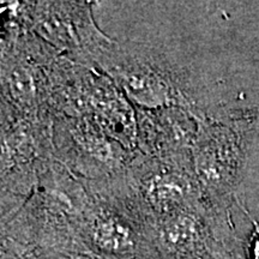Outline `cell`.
Returning <instances> with one entry per match:
<instances>
[{"label": "cell", "mask_w": 259, "mask_h": 259, "mask_svg": "<svg viewBox=\"0 0 259 259\" xmlns=\"http://www.w3.org/2000/svg\"><path fill=\"white\" fill-rule=\"evenodd\" d=\"M199 124V113L184 107L137 111L138 150L160 157L191 154Z\"/></svg>", "instance_id": "cell-7"}, {"label": "cell", "mask_w": 259, "mask_h": 259, "mask_svg": "<svg viewBox=\"0 0 259 259\" xmlns=\"http://www.w3.org/2000/svg\"><path fill=\"white\" fill-rule=\"evenodd\" d=\"M85 116L128 150L139 151L137 111L101 71L63 57L57 73L53 115Z\"/></svg>", "instance_id": "cell-2"}, {"label": "cell", "mask_w": 259, "mask_h": 259, "mask_svg": "<svg viewBox=\"0 0 259 259\" xmlns=\"http://www.w3.org/2000/svg\"><path fill=\"white\" fill-rule=\"evenodd\" d=\"M54 156L52 121L31 120L2 109L3 211L28 202Z\"/></svg>", "instance_id": "cell-3"}, {"label": "cell", "mask_w": 259, "mask_h": 259, "mask_svg": "<svg viewBox=\"0 0 259 259\" xmlns=\"http://www.w3.org/2000/svg\"><path fill=\"white\" fill-rule=\"evenodd\" d=\"M88 66L112 79L136 111L169 107L197 111L189 74L166 54L143 42L111 38L94 53Z\"/></svg>", "instance_id": "cell-1"}, {"label": "cell", "mask_w": 259, "mask_h": 259, "mask_svg": "<svg viewBox=\"0 0 259 259\" xmlns=\"http://www.w3.org/2000/svg\"><path fill=\"white\" fill-rule=\"evenodd\" d=\"M52 136L56 160L85 183L122 176L138 153L128 150L85 116L53 115Z\"/></svg>", "instance_id": "cell-4"}, {"label": "cell", "mask_w": 259, "mask_h": 259, "mask_svg": "<svg viewBox=\"0 0 259 259\" xmlns=\"http://www.w3.org/2000/svg\"><path fill=\"white\" fill-rule=\"evenodd\" d=\"M126 179L142 205L162 220L191 209L199 198L192 153L160 157L138 151L126 170Z\"/></svg>", "instance_id": "cell-6"}, {"label": "cell", "mask_w": 259, "mask_h": 259, "mask_svg": "<svg viewBox=\"0 0 259 259\" xmlns=\"http://www.w3.org/2000/svg\"><path fill=\"white\" fill-rule=\"evenodd\" d=\"M6 259H10V258H6ZM11 259H18V258H11Z\"/></svg>", "instance_id": "cell-10"}, {"label": "cell", "mask_w": 259, "mask_h": 259, "mask_svg": "<svg viewBox=\"0 0 259 259\" xmlns=\"http://www.w3.org/2000/svg\"><path fill=\"white\" fill-rule=\"evenodd\" d=\"M29 30L70 60L88 66L97 50L111 40L100 30L88 2H24Z\"/></svg>", "instance_id": "cell-5"}, {"label": "cell", "mask_w": 259, "mask_h": 259, "mask_svg": "<svg viewBox=\"0 0 259 259\" xmlns=\"http://www.w3.org/2000/svg\"><path fill=\"white\" fill-rule=\"evenodd\" d=\"M198 227L191 209L162 220L160 238L168 251L187 254L198 240Z\"/></svg>", "instance_id": "cell-8"}, {"label": "cell", "mask_w": 259, "mask_h": 259, "mask_svg": "<svg viewBox=\"0 0 259 259\" xmlns=\"http://www.w3.org/2000/svg\"><path fill=\"white\" fill-rule=\"evenodd\" d=\"M253 252H254V259H259V239L255 241Z\"/></svg>", "instance_id": "cell-9"}]
</instances>
